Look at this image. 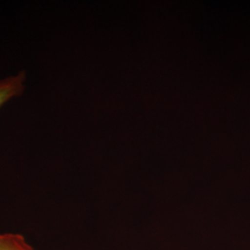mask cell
Listing matches in <instances>:
<instances>
[{"mask_svg":"<svg viewBox=\"0 0 250 250\" xmlns=\"http://www.w3.org/2000/svg\"><path fill=\"white\" fill-rule=\"evenodd\" d=\"M0 250H35L19 233H0Z\"/></svg>","mask_w":250,"mask_h":250,"instance_id":"obj_2","label":"cell"},{"mask_svg":"<svg viewBox=\"0 0 250 250\" xmlns=\"http://www.w3.org/2000/svg\"><path fill=\"white\" fill-rule=\"evenodd\" d=\"M25 83L26 73L23 71L0 78V109L23 94Z\"/></svg>","mask_w":250,"mask_h":250,"instance_id":"obj_1","label":"cell"}]
</instances>
